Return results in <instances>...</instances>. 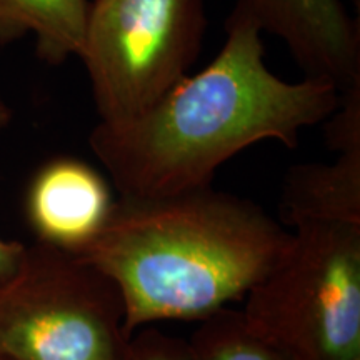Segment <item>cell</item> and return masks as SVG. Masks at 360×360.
<instances>
[{"instance_id": "6da1fadb", "label": "cell", "mask_w": 360, "mask_h": 360, "mask_svg": "<svg viewBox=\"0 0 360 360\" xmlns=\"http://www.w3.org/2000/svg\"><path fill=\"white\" fill-rule=\"evenodd\" d=\"M214 60L141 114L92 129L89 146L120 199H159L210 187L215 172L262 141L299 146L340 103L327 80L287 82L265 64L262 29L244 0L225 22Z\"/></svg>"}, {"instance_id": "7a4b0ae2", "label": "cell", "mask_w": 360, "mask_h": 360, "mask_svg": "<svg viewBox=\"0 0 360 360\" xmlns=\"http://www.w3.org/2000/svg\"><path fill=\"white\" fill-rule=\"evenodd\" d=\"M290 237L262 207L207 187L119 199L79 255L119 287L130 337L150 322L200 321L247 295Z\"/></svg>"}, {"instance_id": "3957f363", "label": "cell", "mask_w": 360, "mask_h": 360, "mask_svg": "<svg viewBox=\"0 0 360 360\" xmlns=\"http://www.w3.org/2000/svg\"><path fill=\"white\" fill-rule=\"evenodd\" d=\"M242 312L289 360H360V225H297Z\"/></svg>"}, {"instance_id": "277c9868", "label": "cell", "mask_w": 360, "mask_h": 360, "mask_svg": "<svg viewBox=\"0 0 360 360\" xmlns=\"http://www.w3.org/2000/svg\"><path fill=\"white\" fill-rule=\"evenodd\" d=\"M124 322L107 274L40 242L0 283V360H120L130 339Z\"/></svg>"}, {"instance_id": "5b68a950", "label": "cell", "mask_w": 360, "mask_h": 360, "mask_svg": "<svg viewBox=\"0 0 360 360\" xmlns=\"http://www.w3.org/2000/svg\"><path fill=\"white\" fill-rule=\"evenodd\" d=\"M205 30L204 0H94L80 58L102 122L134 117L186 77Z\"/></svg>"}, {"instance_id": "8992f818", "label": "cell", "mask_w": 360, "mask_h": 360, "mask_svg": "<svg viewBox=\"0 0 360 360\" xmlns=\"http://www.w3.org/2000/svg\"><path fill=\"white\" fill-rule=\"evenodd\" d=\"M262 32L289 49L305 77L340 92L360 84V27L342 0H244Z\"/></svg>"}, {"instance_id": "52a82bcc", "label": "cell", "mask_w": 360, "mask_h": 360, "mask_svg": "<svg viewBox=\"0 0 360 360\" xmlns=\"http://www.w3.org/2000/svg\"><path fill=\"white\" fill-rule=\"evenodd\" d=\"M115 202L97 169L77 157H56L30 180L25 215L37 242L79 255L109 222Z\"/></svg>"}, {"instance_id": "ba28073f", "label": "cell", "mask_w": 360, "mask_h": 360, "mask_svg": "<svg viewBox=\"0 0 360 360\" xmlns=\"http://www.w3.org/2000/svg\"><path fill=\"white\" fill-rule=\"evenodd\" d=\"M281 220L302 224L360 225V148L339 152L332 164H300L285 175Z\"/></svg>"}, {"instance_id": "9c48e42d", "label": "cell", "mask_w": 360, "mask_h": 360, "mask_svg": "<svg viewBox=\"0 0 360 360\" xmlns=\"http://www.w3.org/2000/svg\"><path fill=\"white\" fill-rule=\"evenodd\" d=\"M89 0H0V42L34 34L37 53L51 65L80 57Z\"/></svg>"}, {"instance_id": "30bf717a", "label": "cell", "mask_w": 360, "mask_h": 360, "mask_svg": "<svg viewBox=\"0 0 360 360\" xmlns=\"http://www.w3.org/2000/svg\"><path fill=\"white\" fill-rule=\"evenodd\" d=\"M187 345L191 360H289L231 307L200 319Z\"/></svg>"}, {"instance_id": "8fae6325", "label": "cell", "mask_w": 360, "mask_h": 360, "mask_svg": "<svg viewBox=\"0 0 360 360\" xmlns=\"http://www.w3.org/2000/svg\"><path fill=\"white\" fill-rule=\"evenodd\" d=\"M120 360H191L187 340L170 337L157 328L130 335Z\"/></svg>"}, {"instance_id": "7c38bea8", "label": "cell", "mask_w": 360, "mask_h": 360, "mask_svg": "<svg viewBox=\"0 0 360 360\" xmlns=\"http://www.w3.org/2000/svg\"><path fill=\"white\" fill-rule=\"evenodd\" d=\"M27 247L22 242L0 237V283L7 282L17 272Z\"/></svg>"}, {"instance_id": "4fadbf2b", "label": "cell", "mask_w": 360, "mask_h": 360, "mask_svg": "<svg viewBox=\"0 0 360 360\" xmlns=\"http://www.w3.org/2000/svg\"><path fill=\"white\" fill-rule=\"evenodd\" d=\"M12 120V110L8 109V105L6 102L2 101V97H0V130L6 129L8 124H11Z\"/></svg>"}]
</instances>
